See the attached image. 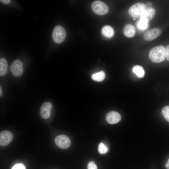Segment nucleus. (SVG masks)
<instances>
[{"mask_svg":"<svg viewBox=\"0 0 169 169\" xmlns=\"http://www.w3.org/2000/svg\"><path fill=\"white\" fill-rule=\"evenodd\" d=\"M23 63L20 60L16 59L13 61L10 67V70L13 75L20 77L23 73Z\"/></svg>","mask_w":169,"mask_h":169,"instance_id":"5","label":"nucleus"},{"mask_svg":"<svg viewBox=\"0 0 169 169\" xmlns=\"http://www.w3.org/2000/svg\"><path fill=\"white\" fill-rule=\"evenodd\" d=\"M145 9V4L138 3L131 6L129 9L128 13L132 17L136 18L140 17Z\"/></svg>","mask_w":169,"mask_h":169,"instance_id":"4","label":"nucleus"},{"mask_svg":"<svg viewBox=\"0 0 169 169\" xmlns=\"http://www.w3.org/2000/svg\"><path fill=\"white\" fill-rule=\"evenodd\" d=\"M56 145L62 149L68 148L71 145V141L69 138L64 135H61L56 136L54 139Z\"/></svg>","mask_w":169,"mask_h":169,"instance_id":"6","label":"nucleus"},{"mask_svg":"<svg viewBox=\"0 0 169 169\" xmlns=\"http://www.w3.org/2000/svg\"><path fill=\"white\" fill-rule=\"evenodd\" d=\"M88 169H97V166L93 161L90 162L87 166Z\"/></svg>","mask_w":169,"mask_h":169,"instance_id":"21","label":"nucleus"},{"mask_svg":"<svg viewBox=\"0 0 169 169\" xmlns=\"http://www.w3.org/2000/svg\"><path fill=\"white\" fill-rule=\"evenodd\" d=\"M66 35V31L61 26L58 25L54 28L52 33V38L57 44H60L65 40Z\"/></svg>","mask_w":169,"mask_h":169,"instance_id":"2","label":"nucleus"},{"mask_svg":"<svg viewBox=\"0 0 169 169\" xmlns=\"http://www.w3.org/2000/svg\"><path fill=\"white\" fill-rule=\"evenodd\" d=\"M149 57L153 62L160 63L163 61L166 58V49L163 45L153 47L150 50Z\"/></svg>","mask_w":169,"mask_h":169,"instance_id":"1","label":"nucleus"},{"mask_svg":"<svg viewBox=\"0 0 169 169\" xmlns=\"http://www.w3.org/2000/svg\"><path fill=\"white\" fill-rule=\"evenodd\" d=\"M91 8L95 13L100 15H105L109 11V8L107 5L100 1H94L92 4Z\"/></svg>","mask_w":169,"mask_h":169,"instance_id":"3","label":"nucleus"},{"mask_svg":"<svg viewBox=\"0 0 169 169\" xmlns=\"http://www.w3.org/2000/svg\"><path fill=\"white\" fill-rule=\"evenodd\" d=\"M166 58V59L169 61V45H168L165 48Z\"/></svg>","mask_w":169,"mask_h":169,"instance_id":"22","label":"nucleus"},{"mask_svg":"<svg viewBox=\"0 0 169 169\" xmlns=\"http://www.w3.org/2000/svg\"><path fill=\"white\" fill-rule=\"evenodd\" d=\"M132 71L138 77H143L145 75V72L143 67L140 65L135 66L132 69Z\"/></svg>","mask_w":169,"mask_h":169,"instance_id":"15","label":"nucleus"},{"mask_svg":"<svg viewBox=\"0 0 169 169\" xmlns=\"http://www.w3.org/2000/svg\"><path fill=\"white\" fill-rule=\"evenodd\" d=\"M8 70V64L7 60L4 58L0 59V75L3 76L6 75Z\"/></svg>","mask_w":169,"mask_h":169,"instance_id":"13","label":"nucleus"},{"mask_svg":"<svg viewBox=\"0 0 169 169\" xmlns=\"http://www.w3.org/2000/svg\"><path fill=\"white\" fill-rule=\"evenodd\" d=\"M123 33L127 37L131 38L133 37L136 33V29L131 24H127L124 27Z\"/></svg>","mask_w":169,"mask_h":169,"instance_id":"12","label":"nucleus"},{"mask_svg":"<svg viewBox=\"0 0 169 169\" xmlns=\"http://www.w3.org/2000/svg\"><path fill=\"white\" fill-rule=\"evenodd\" d=\"M0 1L2 3L5 4H8L11 2L10 0H0Z\"/></svg>","mask_w":169,"mask_h":169,"instance_id":"24","label":"nucleus"},{"mask_svg":"<svg viewBox=\"0 0 169 169\" xmlns=\"http://www.w3.org/2000/svg\"><path fill=\"white\" fill-rule=\"evenodd\" d=\"M13 136L10 131L5 130L0 133V145L2 146H5L9 144L12 141Z\"/></svg>","mask_w":169,"mask_h":169,"instance_id":"7","label":"nucleus"},{"mask_svg":"<svg viewBox=\"0 0 169 169\" xmlns=\"http://www.w3.org/2000/svg\"><path fill=\"white\" fill-rule=\"evenodd\" d=\"M114 30L113 28L110 26L105 25L103 26L101 29V33L105 37L110 38L114 34Z\"/></svg>","mask_w":169,"mask_h":169,"instance_id":"14","label":"nucleus"},{"mask_svg":"<svg viewBox=\"0 0 169 169\" xmlns=\"http://www.w3.org/2000/svg\"><path fill=\"white\" fill-rule=\"evenodd\" d=\"M105 77V73L103 71H101L93 74L91 76V78L95 81L101 82L104 79Z\"/></svg>","mask_w":169,"mask_h":169,"instance_id":"16","label":"nucleus"},{"mask_svg":"<svg viewBox=\"0 0 169 169\" xmlns=\"http://www.w3.org/2000/svg\"><path fill=\"white\" fill-rule=\"evenodd\" d=\"M52 106L51 103L49 102L44 103L41 107L40 115L41 117L44 119L49 118Z\"/></svg>","mask_w":169,"mask_h":169,"instance_id":"8","label":"nucleus"},{"mask_svg":"<svg viewBox=\"0 0 169 169\" xmlns=\"http://www.w3.org/2000/svg\"><path fill=\"white\" fill-rule=\"evenodd\" d=\"M11 169H26V167L22 163H17L14 165Z\"/></svg>","mask_w":169,"mask_h":169,"instance_id":"20","label":"nucleus"},{"mask_svg":"<svg viewBox=\"0 0 169 169\" xmlns=\"http://www.w3.org/2000/svg\"><path fill=\"white\" fill-rule=\"evenodd\" d=\"M155 13V10L153 8L146 9L144 11L140 18L146 19L148 21L151 20L154 17Z\"/></svg>","mask_w":169,"mask_h":169,"instance_id":"11","label":"nucleus"},{"mask_svg":"<svg viewBox=\"0 0 169 169\" xmlns=\"http://www.w3.org/2000/svg\"><path fill=\"white\" fill-rule=\"evenodd\" d=\"M165 166L166 169H169V158L167 161L166 163Z\"/></svg>","mask_w":169,"mask_h":169,"instance_id":"25","label":"nucleus"},{"mask_svg":"<svg viewBox=\"0 0 169 169\" xmlns=\"http://www.w3.org/2000/svg\"><path fill=\"white\" fill-rule=\"evenodd\" d=\"M98 150L100 153L103 154L107 152L108 149L106 146L103 143L101 142L99 145Z\"/></svg>","mask_w":169,"mask_h":169,"instance_id":"19","label":"nucleus"},{"mask_svg":"<svg viewBox=\"0 0 169 169\" xmlns=\"http://www.w3.org/2000/svg\"><path fill=\"white\" fill-rule=\"evenodd\" d=\"M3 95V91L1 86H0V96L1 97Z\"/></svg>","mask_w":169,"mask_h":169,"instance_id":"26","label":"nucleus"},{"mask_svg":"<svg viewBox=\"0 0 169 169\" xmlns=\"http://www.w3.org/2000/svg\"><path fill=\"white\" fill-rule=\"evenodd\" d=\"M146 9L151 8L152 6V3L150 2H147L145 4Z\"/></svg>","mask_w":169,"mask_h":169,"instance_id":"23","label":"nucleus"},{"mask_svg":"<svg viewBox=\"0 0 169 169\" xmlns=\"http://www.w3.org/2000/svg\"><path fill=\"white\" fill-rule=\"evenodd\" d=\"M161 33V31L159 28H153L145 33L144 35L143 38L146 40L151 41L158 37Z\"/></svg>","mask_w":169,"mask_h":169,"instance_id":"10","label":"nucleus"},{"mask_svg":"<svg viewBox=\"0 0 169 169\" xmlns=\"http://www.w3.org/2000/svg\"><path fill=\"white\" fill-rule=\"evenodd\" d=\"M106 119L107 122L111 124L118 123L121 119V116L118 112L111 111L108 113L106 116Z\"/></svg>","mask_w":169,"mask_h":169,"instance_id":"9","label":"nucleus"},{"mask_svg":"<svg viewBox=\"0 0 169 169\" xmlns=\"http://www.w3.org/2000/svg\"><path fill=\"white\" fill-rule=\"evenodd\" d=\"M134 20H135V19L134 18Z\"/></svg>","mask_w":169,"mask_h":169,"instance_id":"27","label":"nucleus"},{"mask_svg":"<svg viewBox=\"0 0 169 169\" xmlns=\"http://www.w3.org/2000/svg\"><path fill=\"white\" fill-rule=\"evenodd\" d=\"M162 112L165 119L169 122V106H164L162 109Z\"/></svg>","mask_w":169,"mask_h":169,"instance_id":"18","label":"nucleus"},{"mask_svg":"<svg viewBox=\"0 0 169 169\" xmlns=\"http://www.w3.org/2000/svg\"><path fill=\"white\" fill-rule=\"evenodd\" d=\"M148 21L146 19L140 18L137 24V28L141 30L146 29L148 27Z\"/></svg>","mask_w":169,"mask_h":169,"instance_id":"17","label":"nucleus"}]
</instances>
